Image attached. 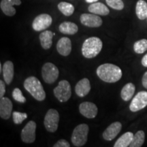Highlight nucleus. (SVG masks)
Segmentation results:
<instances>
[{"mask_svg":"<svg viewBox=\"0 0 147 147\" xmlns=\"http://www.w3.org/2000/svg\"><path fill=\"white\" fill-rule=\"evenodd\" d=\"M96 72L101 80L108 83L119 81L123 75L120 67L112 63H104L100 65L97 67Z\"/></svg>","mask_w":147,"mask_h":147,"instance_id":"f257e3e1","label":"nucleus"},{"mask_svg":"<svg viewBox=\"0 0 147 147\" xmlns=\"http://www.w3.org/2000/svg\"><path fill=\"white\" fill-rule=\"evenodd\" d=\"M24 87L36 100L43 101L46 98V93L43 86L36 77L30 76L25 79Z\"/></svg>","mask_w":147,"mask_h":147,"instance_id":"f03ea898","label":"nucleus"},{"mask_svg":"<svg viewBox=\"0 0 147 147\" xmlns=\"http://www.w3.org/2000/svg\"><path fill=\"white\" fill-rule=\"evenodd\" d=\"M102 41L97 37L87 38L82 45V55L87 59L95 57L102 51Z\"/></svg>","mask_w":147,"mask_h":147,"instance_id":"7ed1b4c3","label":"nucleus"},{"mask_svg":"<svg viewBox=\"0 0 147 147\" xmlns=\"http://www.w3.org/2000/svg\"><path fill=\"white\" fill-rule=\"evenodd\" d=\"M89 127L87 124H80L74 128L71 135V142L76 147L82 146L87 142Z\"/></svg>","mask_w":147,"mask_h":147,"instance_id":"20e7f679","label":"nucleus"},{"mask_svg":"<svg viewBox=\"0 0 147 147\" xmlns=\"http://www.w3.org/2000/svg\"><path fill=\"white\" fill-rule=\"evenodd\" d=\"M55 97L60 102H65L69 100L71 95V88L67 80H63L59 82L58 85L53 90Z\"/></svg>","mask_w":147,"mask_h":147,"instance_id":"39448f33","label":"nucleus"},{"mask_svg":"<svg viewBox=\"0 0 147 147\" xmlns=\"http://www.w3.org/2000/svg\"><path fill=\"white\" fill-rule=\"evenodd\" d=\"M59 71L57 66L52 63L48 62L44 64L42 67V76L47 84H53L58 78Z\"/></svg>","mask_w":147,"mask_h":147,"instance_id":"423d86ee","label":"nucleus"},{"mask_svg":"<svg viewBox=\"0 0 147 147\" xmlns=\"http://www.w3.org/2000/svg\"><path fill=\"white\" fill-rule=\"evenodd\" d=\"M59 121V114L55 109H50L47 111L45 117L44 125L48 131L55 132L57 130Z\"/></svg>","mask_w":147,"mask_h":147,"instance_id":"0eeeda50","label":"nucleus"},{"mask_svg":"<svg viewBox=\"0 0 147 147\" xmlns=\"http://www.w3.org/2000/svg\"><path fill=\"white\" fill-rule=\"evenodd\" d=\"M36 122L34 121H29L21 131V137L22 141L28 144L34 142L36 140Z\"/></svg>","mask_w":147,"mask_h":147,"instance_id":"6e6552de","label":"nucleus"},{"mask_svg":"<svg viewBox=\"0 0 147 147\" xmlns=\"http://www.w3.org/2000/svg\"><path fill=\"white\" fill-rule=\"evenodd\" d=\"M53 18L48 14H41L34 18L32 23V28L36 32L45 30L51 26Z\"/></svg>","mask_w":147,"mask_h":147,"instance_id":"1a4fd4ad","label":"nucleus"},{"mask_svg":"<svg viewBox=\"0 0 147 147\" xmlns=\"http://www.w3.org/2000/svg\"><path fill=\"white\" fill-rule=\"evenodd\" d=\"M147 106V91H140L132 100L129 105L131 112H138Z\"/></svg>","mask_w":147,"mask_h":147,"instance_id":"9d476101","label":"nucleus"},{"mask_svg":"<svg viewBox=\"0 0 147 147\" xmlns=\"http://www.w3.org/2000/svg\"><path fill=\"white\" fill-rule=\"evenodd\" d=\"M80 22L84 26L89 27H99L102 25V19L98 15L95 14L84 13L80 17Z\"/></svg>","mask_w":147,"mask_h":147,"instance_id":"9b49d317","label":"nucleus"},{"mask_svg":"<svg viewBox=\"0 0 147 147\" xmlns=\"http://www.w3.org/2000/svg\"><path fill=\"white\" fill-rule=\"evenodd\" d=\"M79 111L84 117L88 119H93L97 115V106L93 103L90 102H82L79 106Z\"/></svg>","mask_w":147,"mask_h":147,"instance_id":"f8f14e48","label":"nucleus"},{"mask_svg":"<svg viewBox=\"0 0 147 147\" xmlns=\"http://www.w3.org/2000/svg\"><path fill=\"white\" fill-rule=\"evenodd\" d=\"M121 129H122V124L120 122L117 121V122L113 123L103 132V138L106 141L113 140L120 133Z\"/></svg>","mask_w":147,"mask_h":147,"instance_id":"ddd939ff","label":"nucleus"},{"mask_svg":"<svg viewBox=\"0 0 147 147\" xmlns=\"http://www.w3.org/2000/svg\"><path fill=\"white\" fill-rule=\"evenodd\" d=\"M21 0H1L0 3L1 10L6 16H12L15 15L16 10L14 5L21 4Z\"/></svg>","mask_w":147,"mask_h":147,"instance_id":"4468645a","label":"nucleus"},{"mask_svg":"<svg viewBox=\"0 0 147 147\" xmlns=\"http://www.w3.org/2000/svg\"><path fill=\"white\" fill-rule=\"evenodd\" d=\"M12 111V103L8 97L0 99V117L5 120L10 119Z\"/></svg>","mask_w":147,"mask_h":147,"instance_id":"2eb2a0df","label":"nucleus"},{"mask_svg":"<svg viewBox=\"0 0 147 147\" xmlns=\"http://www.w3.org/2000/svg\"><path fill=\"white\" fill-rule=\"evenodd\" d=\"M57 50L62 56H68L71 51V40L67 37H63L59 40L57 44Z\"/></svg>","mask_w":147,"mask_h":147,"instance_id":"dca6fc26","label":"nucleus"},{"mask_svg":"<svg viewBox=\"0 0 147 147\" xmlns=\"http://www.w3.org/2000/svg\"><path fill=\"white\" fill-rule=\"evenodd\" d=\"M91 91V84L88 78H82L77 82L75 87V92L78 96L82 97L86 96Z\"/></svg>","mask_w":147,"mask_h":147,"instance_id":"f3484780","label":"nucleus"},{"mask_svg":"<svg viewBox=\"0 0 147 147\" xmlns=\"http://www.w3.org/2000/svg\"><path fill=\"white\" fill-rule=\"evenodd\" d=\"M14 64L10 61H5L3 65V80L6 84H10L14 78Z\"/></svg>","mask_w":147,"mask_h":147,"instance_id":"a211bd4d","label":"nucleus"},{"mask_svg":"<svg viewBox=\"0 0 147 147\" xmlns=\"http://www.w3.org/2000/svg\"><path fill=\"white\" fill-rule=\"evenodd\" d=\"M88 10L91 13L97 14V15L106 16L110 13L109 9L106 5L101 2H95L91 3L88 8Z\"/></svg>","mask_w":147,"mask_h":147,"instance_id":"6ab92c4d","label":"nucleus"},{"mask_svg":"<svg viewBox=\"0 0 147 147\" xmlns=\"http://www.w3.org/2000/svg\"><path fill=\"white\" fill-rule=\"evenodd\" d=\"M59 30L61 33L66 35H74L78 31L76 24L72 22L65 21L61 23L59 26Z\"/></svg>","mask_w":147,"mask_h":147,"instance_id":"aec40b11","label":"nucleus"},{"mask_svg":"<svg viewBox=\"0 0 147 147\" xmlns=\"http://www.w3.org/2000/svg\"><path fill=\"white\" fill-rule=\"evenodd\" d=\"M53 36V33L49 30L45 31L40 34V45L45 50H48L52 47Z\"/></svg>","mask_w":147,"mask_h":147,"instance_id":"412c9836","label":"nucleus"},{"mask_svg":"<svg viewBox=\"0 0 147 147\" xmlns=\"http://www.w3.org/2000/svg\"><path fill=\"white\" fill-rule=\"evenodd\" d=\"M134 134L128 131L123 134L116 141L114 147H127L129 146L134 138Z\"/></svg>","mask_w":147,"mask_h":147,"instance_id":"4be33fe9","label":"nucleus"},{"mask_svg":"<svg viewBox=\"0 0 147 147\" xmlns=\"http://www.w3.org/2000/svg\"><path fill=\"white\" fill-rule=\"evenodd\" d=\"M135 85L133 83L129 82V83L126 84L123 87L121 92V97L122 100L125 101V102L129 101L133 97L134 93H135Z\"/></svg>","mask_w":147,"mask_h":147,"instance_id":"5701e85b","label":"nucleus"},{"mask_svg":"<svg viewBox=\"0 0 147 147\" xmlns=\"http://www.w3.org/2000/svg\"><path fill=\"white\" fill-rule=\"evenodd\" d=\"M136 14L140 20L147 18V3L144 0H138L136 5Z\"/></svg>","mask_w":147,"mask_h":147,"instance_id":"b1692460","label":"nucleus"},{"mask_svg":"<svg viewBox=\"0 0 147 147\" xmlns=\"http://www.w3.org/2000/svg\"><path fill=\"white\" fill-rule=\"evenodd\" d=\"M58 9L62 14L66 16H69L74 12V6L71 3L61 1L58 4Z\"/></svg>","mask_w":147,"mask_h":147,"instance_id":"393cba45","label":"nucleus"},{"mask_svg":"<svg viewBox=\"0 0 147 147\" xmlns=\"http://www.w3.org/2000/svg\"><path fill=\"white\" fill-rule=\"evenodd\" d=\"M145 140V134L144 132L140 130L137 131L136 134L134 136V138L132 140L131 144L129 145L130 147H140L144 144Z\"/></svg>","mask_w":147,"mask_h":147,"instance_id":"a878e982","label":"nucleus"},{"mask_svg":"<svg viewBox=\"0 0 147 147\" xmlns=\"http://www.w3.org/2000/svg\"><path fill=\"white\" fill-rule=\"evenodd\" d=\"M134 50L138 54H142L147 51V40L142 39L138 40L134 43Z\"/></svg>","mask_w":147,"mask_h":147,"instance_id":"bb28decb","label":"nucleus"},{"mask_svg":"<svg viewBox=\"0 0 147 147\" xmlns=\"http://www.w3.org/2000/svg\"><path fill=\"white\" fill-rule=\"evenodd\" d=\"M106 3L110 8L117 10H122L124 8V3L122 0H106Z\"/></svg>","mask_w":147,"mask_h":147,"instance_id":"cd10ccee","label":"nucleus"},{"mask_svg":"<svg viewBox=\"0 0 147 147\" xmlns=\"http://www.w3.org/2000/svg\"><path fill=\"white\" fill-rule=\"evenodd\" d=\"M12 117H13V121L14 123L21 124L23 121L27 118V115L26 113L14 111L12 113Z\"/></svg>","mask_w":147,"mask_h":147,"instance_id":"c85d7f7f","label":"nucleus"},{"mask_svg":"<svg viewBox=\"0 0 147 147\" xmlns=\"http://www.w3.org/2000/svg\"><path fill=\"white\" fill-rule=\"evenodd\" d=\"M12 97L16 102L20 103H25L26 102V98L23 96V93L21 89L18 88H15L12 91Z\"/></svg>","mask_w":147,"mask_h":147,"instance_id":"c756f323","label":"nucleus"},{"mask_svg":"<svg viewBox=\"0 0 147 147\" xmlns=\"http://www.w3.org/2000/svg\"><path fill=\"white\" fill-rule=\"evenodd\" d=\"M69 146H70V144H69V142L64 139L59 140L57 142H56L54 145H53V147H69Z\"/></svg>","mask_w":147,"mask_h":147,"instance_id":"7c9ffc66","label":"nucleus"},{"mask_svg":"<svg viewBox=\"0 0 147 147\" xmlns=\"http://www.w3.org/2000/svg\"><path fill=\"white\" fill-rule=\"evenodd\" d=\"M5 93V82L2 80H0V98L3 97Z\"/></svg>","mask_w":147,"mask_h":147,"instance_id":"2f4dec72","label":"nucleus"},{"mask_svg":"<svg viewBox=\"0 0 147 147\" xmlns=\"http://www.w3.org/2000/svg\"><path fill=\"white\" fill-rule=\"evenodd\" d=\"M142 82L143 87L147 89V71H146V72L144 74V75H143Z\"/></svg>","mask_w":147,"mask_h":147,"instance_id":"473e14b6","label":"nucleus"},{"mask_svg":"<svg viewBox=\"0 0 147 147\" xmlns=\"http://www.w3.org/2000/svg\"><path fill=\"white\" fill-rule=\"evenodd\" d=\"M142 65L144 66V67H147V53L142 59Z\"/></svg>","mask_w":147,"mask_h":147,"instance_id":"72a5a7b5","label":"nucleus"},{"mask_svg":"<svg viewBox=\"0 0 147 147\" xmlns=\"http://www.w3.org/2000/svg\"><path fill=\"white\" fill-rule=\"evenodd\" d=\"M85 1H86V2H87V3H93L96 2V1H98V0H85Z\"/></svg>","mask_w":147,"mask_h":147,"instance_id":"f704fd0d","label":"nucleus"},{"mask_svg":"<svg viewBox=\"0 0 147 147\" xmlns=\"http://www.w3.org/2000/svg\"><path fill=\"white\" fill-rule=\"evenodd\" d=\"M0 72H2V66H1V63H0Z\"/></svg>","mask_w":147,"mask_h":147,"instance_id":"c9c22d12","label":"nucleus"},{"mask_svg":"<svg viewBox=\"0 0 147 147\" xmlns=\"http://www.w3.org/2000/svg\"></svg>","mask_w":147,"mask_h":147,"instance_id":"e433bc0d","label":"nucleus"}]
</instances>
